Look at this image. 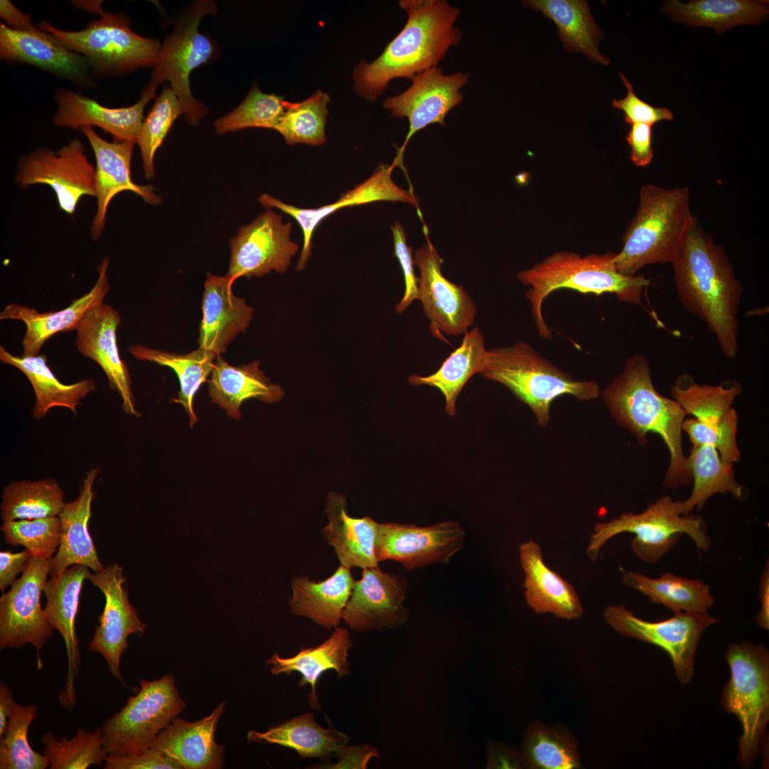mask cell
<instances>
[{"instance_id":"1","label":"cell","mask_w":769,"mask_h":769,"mask_svg":"<svg viewBox=\"0 0 769 769\" xmlns=\"http://www.w3.org/2000/svg\"><path fill=\"white\" fill-rule=\"evenodd\" d=\"M671 263L682 305L706 323L723 355L735 358L743 289L724 249L714 243L696 216Z\"/></svg>"},{"instance_id":"2","label":"cell","mask_w":769,"mask_h":769,"mask_svg":"<svg viewBox=\"0 0 769 769\" xmlns=\"http://www.w3.org/2000/svg\"><path fill=\"white\" fill-rule=\"evenodd\" d=\"M407 20L380 56L355 67V93L369 101L377 100L395 78L411 80L437 66L449 49L459 44L461 31L455 25L459 8L445 0H401Z\"/></svg>"},{"instance_id":"3","label":"cell","mask_w":769,"mask_h":769,"mask_svg":"<svg viewBox=\"0 0 769 769\" xmlns=\"http://www.w3.org/2000/svg\"><path fill=\"white\" fill-rule=\"evenodd\" d=\"M602 399L616 422L629 430L640 444H647L649 433L662 439L670 456L663 481L665 487L679 488L691 483L682 447V424L687 414L679 402L656 391L646 357L627 359L622 372L603 391Z\"/></svg>"},{"instance_id":"4","label":"cell","mask_w":769,"mask_h":769,"mask_svg":"<svg viewBox=\"0 0 769 769\" xmlns=\"http://www.w3.org/2000/svg\"><path fill=\"white\" fill-rule=\"evenodd\" d=\"M614 255L607 252L581 256L575 252L560 251L517 274L519 281L529 286L526 298L540 336L546 339L551 337L542 307L544 300L558 289L568 288L597 295L613 293L620 301L641 303L649 280L643 275L629 276L621 273L614 263Z\"/></svg>"},{"instance_id":"5","label":"cell","mask_w":769,"mask_h":769,"mask_svg":"<svg viewBox=\"0 0 769 769\" xmlns=\"http://www.w3.org/2000/svg\"><path fill=\"white\" fill-rule=\"evenodd\" d=\"M689 202L686 187L642 186L636 215L614 257L617 269L633 276L647 266L671 263L694 218Z\"/></svg>"},{"instance_id":"6","label":"cell","mask_w":769,"mask_h":769,"mask_svg":"<svg viewBox=\"0 0 769 769\" xmlns=\"http://www.w3.org/2000/svg\"><path fill=\"white\" fill-rule=\"evenodd\" d=\"M481 375L508 387L531 409L541 427L549 422L551 403L558 397L570 394L585 401L600 394L595 382L574 380L525 342L488 350Z\"/></svg>"},{"instance_id":"7","label":"cell","mask_w":769,"mask_h":769,"mask_svg":"<svg viewBox=\"0 0 769 769\" xmlns=\"http://www.w3.org/2000/svg\"><path fill=\"white\" fill-rule=\"evenodd\" d=\"M703 519L684 516L681 501L662 496L649 503L644 511L634 514L623 513L610 521L594 526L586 554L595 560L602 546L610 538L622 533L634 535L631 546L634 554L647 563L661 559L677 543L683 534L688 535L699 550L707 551L711 546Z\"/></svg>"},{"instance_id":"8","label":"cell","mask_w":769,"mask_h":769,"mask_svg":"<svg viewBox=\"0 0 769 769\" xmlns=\"http://www.w3.org/2000/svg\"><path fill=\"white\" fill-rule=\"evenodd\" d=\"M100 19L80 31H64L46 21L38 27L68 49L84 56L95 76L119 75L137 68L154 66L161 44L141 36L122 14L99 12Z\"/></svg>"},{"instance_id":"9","label":"cell","mask_w":769,"mask_h":769,"mask_svg":"<svg viewBox=\"0 0 769 769\" xmlns=\"http://www.w3.org/2000/svg\"><path fill=\"white\" fill-rule=\"evenodd\" d=\"M725 659L731 677L723 691L721 704L741 722L738 760L749 764L760 749L769 719L768 653L763 644L743 642L730 645Z\"/></svg>"},{"instance_id":"10","label":"cell","mask_w":769,"mask_h":769,"mask_svg":"<svg viewBox=\"0 0 769 769\" xmlns=\"http://www.w3.org/2000/svg\"><path fill=\"white\" fill-rule=\"evenodd\" d=\"M139 686L137 694L102 725L108 755H132L150 748L159 733L186 708L172 674L152 681L140 679Z\"/></svg>"},{"instance_id":"11","label":"cell","mask_w":769,"mask_h":769,"mask_svg":"<svg viewBox=\"0 0 769 769\" xmlns=\"http://www.w3.org/2000/svg\"><path fill=\"white\" fill-rule=\"evenodd\" d=\"M742 390L737 381L700 384L686 373L679 375L671 388L672 398L687 415L694 417L682 424L693 446H712L723 461L731 464L741 458L736 441L738 417L732 405Z\"/></svg>"},{"instance_id":"12","label":"cell","mask_w":769,"mask_h":769,"mask_svg":"<svg viewBox=\"0 0 769 769\" xmlns=\"http://www.w3.org/2000/svg\"><path fill=\"white\" fill-rule=\"evenodd\" d=\"M216 11L215 4L210 1H199L192 6L161 46L149 84L157 87L169 80L182 104L187 121L192 125L198 123L206 109L192 94L189 75L194 68L208 62L215 52L214 45L199 32V26L203 16Z\"/></svg>"},{"instance_id":"13","label":"cell","mask_w":769,"mask_h":769,"mask_svg":"<svg viewBox=\"0 0 769 769\" xmlns=\"http://www.w3.org/2000/svg\"><path fill=\"white\" fill-rule=\"evenodd\" d=\"M49 562L32 555L21 577L0 597V649H20L31 644L36 649L39 669L43 666L41 651L53 630L40 603L50 573Z\"/></svg>"},{"instance_id":"14","label":"cell","mask_w":769,"mask_h":769,"mask_svg":"<svg viewBox=\"0 0 769 769\" xmlns=\"http://www.w3.org/2000/svg\"><path fill=\"white\" fill-rule=\"evenodd\" d=\"M607 622L617 632L654 644L670 656L675 674L684 684L694 673V659L699 642L707 627L717 619L707 613L681 612L665 620L640 619L622 605L605 608Z\"/></svg>"},{"instance_id":"15","label":"cell","mask_w":769,"mask_h":769,"mask_svg":"<svg viewBox=\"0 0 769 769\" xmlns=\"http://www.w3.org/2000/svg\"><path fill=\"white\" fill-rule=\"evenodd\" d=\"M96 169L80 140L74 139L57 150L38 149L21 158L15 182L21 187L50 186L59 208L73 215L84 195L96 197Z\"/></svg>"},{"instance_id":"16","label":"cell","mask_w":769,"mask_h":769,"mask_svg":"<svg viewBox=\"0 0 769 769\" xmlns=\"http://www.w3.org/2000/svg\"><path fill=\"white\" fill-rule=\"evenodd\" d=\"M427 241L414 252V264L419 269L418 299L430 322L433 336L447 342L441 332L452 336L464 334L475 320L477 308L462 286L446 278L441 273L443 259L428 236Z\"/></svg>"},{"instance_id":"17","label":"cell","mask_w":769,"mask_h":769,"mask_svg":"<svg viewBox=\"0 0 769 769\" xmlns=\"http://www.w3.org/2000/svg\"><path fill=\"white\" fill-rule=\"evenodd\" d=\"M412 84L403 93L385 99L383 107L394 117H405L409 130L404 142L393 161L402 168L405 148L414 135L431 124L445 125L448 113L463 99L461 89L467 84L469 75L463 72L446 75L434 67L412 79Z\"/></svg>"},{"instance_id":"18","label":"cell","mask_w":769,"mask_h":769,"mask_svg":"<svg viewBox=\"0 0 769 769\" xmlns=\"http://www.w3.org/2000/svg\"><path fill=\"white\" fill-rule=\"evenodd\" d=\"M292 223L271 209L242 226L230 241L231 254L226 276L234 283L240 277L262 276L275 271L284 273L299 246L291 238Z\"/></svg>"},{"instance_id":"19","label":"cell","mask_w":769,"mask_h":769,"mask_svg":"<svg viewBox=\"0 0 769 769\" xmlns=\"http://www.w3.org/2000/svg\"><path fill=\"white\" fill-rule=\"evenodd\" d=\"M104 594L105 604L98 617L99 624L88 649L100 654L105 660L110 674L130 689L120 672V660L129 647L127 638L131 634L142 635L146 625L131 605L123 584V568L117 563L108 565L99 572H90L87 577Z\"/></svg>"},{"instance_id":"20","label":"cell","mask_w":769,"mask_h":769,"mask_svg":"<svg viewBox=\"0 0 769 769\" xmlns=\"http://www.w3.org/2000/svg\"><path fill=\"white\" fill-rule=\"evenodd\" d=\"M466 533L452 520L418 527L379 523L375 554L377 562L394 560L407 570L448 563L464 545Z\"/></svg>"},{"instance_id":"21","label":"cell","mask_w":769,"mask_h":769,"mask_svg":"<svg viewBox=\"0 0 769 769\" xmlns=\"http://www.w3.org/2000/svg\"><path fill=\"white\" fill-rule=\"evenodd\" d=\"M407 581L379 567L365 568L355 580L342 619L351 629L363 632L398 627L407 621L404 606Z\"/></svg>"},{"instance_id":"22","label":"cell","mask_w":769,"mask_h":769,"mask_svg":"<svg viewBox=\"0 0 769 769\" xmlns=\"http://www.w3.org/2000/svg\"><path fill=\"white\" fill-rule=\"evenodd\" d=\"M395 167L393 163L380 164L365 182L342 194L336 202L318 208H299L266 194L258 197L259 202L266 209L276 208L281 210L292 216L300 227L303 243L296 266L298 271L305 267L311 255L312 239L318 226L328 216L342 208L389 201L409 204L419 211V200L413 191L404 189L393 182L392 174Z\"/></svg>"},{"instance_id":"23","label":"cell","mask_w":769,"mask_h":769,"mask_svg":"<svg viewBox=\"0 0 769 769\" xmlns=\"http://www.w3.org/2000/svg\"><path fill=\"white\" fill-rule=\"evenodd\" d=\"M90 572L86 566L73 565L61 574L51 575L43 590L46 598L43 609L46 619L53 629L61 634L65 643L68 669L64 685L58 694V701L69 711H72L76 704L75 681L80 665L79 640L75 622L83 581Z\"/></svg>"},{"instance_id":"24","label":"cell","mask_w":769,"mask_h":769,"mask_svg":"<svg viewBox=\"0 0 769 769\" xmlns=\"http://www.w3.org/2000/svg\"><path fill=\"white\" fill-rule=\"evenodd\" d=\"M120 323L118 311L103 303L81 320L75 330V343L82 355L95 361L103 370L110 387L121 397L122 410L129 415L140 417L131 389L130 372L119 353L117 330Z\"/></svg>"},{"instance_id":"25","label":"cell","mask_w":769,"mask_h":769,"mask_svg":"<svg viewBox=\"0 0 769 769\" xmlns=\"http://www.w3.org/2000/svg\"><path fill=\"white\" fill-rule=\"evenodd\" d=\"M155 91L156 87L149 85L133 105L111 108L72 90L58 89L54 95L58 108L53 122L56 126L72 129L93 125L109 132L114 142L137 143L144 121L145 108L155 98Z\"/></svg>"},{"instance_id":"26","label":"cell","mask_w":769,"mask_h":769,"mask_svg":"<svg viewBox=\"0 0 769 769\" xmlns=\"http://www.w3.org/2000/svg\"><path fill=\"white\" fill-rule=\"evenodd\" d=\"M110 259L104 258L98 268V278L93 288L72 303L57 311L39 312L35 308L11 303L0 313V319L22 321L26 332L22 340L21 356H33L45 342L59 332L76 330L83 317L92 309L103 303L110 286L108 277Z\"/></svg>"},{"instance_id":"27","label":"cell","mask_w":769,"mask_h":769,"mask_svg":"<svg viewBox=\"0 0 769 769\" xmlns=\"http://www.w3.org/2000/svg\"><path fill=\"white\" fill-rule=\"evenodd\" d=\"M80 130L90 142L96 159L98 207L90 234L92 238L97 240L105 227L108 205L116 194L130 191L152 204H159L161 199L154 193L152 186L137 184L131 178L130 162L134 142H110L98 136L92 127H83Z\"/></svg>"},{"instance_id":"28","label":"cell","mask_w":769,"mask_h":769,"mask_svg":"<svg viewBox=\"0 0 769 769\" xmlns=\"http://www.w3.org/2000/svg\"><path fill=\"white\" fill-rule=\"evenodd\" d=\"M42 31V30H41ZM1 60L26 63L70 80L78 85L91 84L86 58L41 31H20L0 24Z\"/></svg>"},{"instance_id":"29","label":"cell","mask_w":769,"mask_h":769,"mask_svg":"<svg viewBox=\"0 0 769 769\" xmlns=\"http://www.w3.org/2000/svg\"><path fill=\"white\" fill-rule=\"evenodd\" d=\"M222 701L207 716L188 721L177 717L152 742L156 748L182 769H219L224 765L225 748L215 740L218 722L224 711Z\"/></svg>"},{"instance_id":"30","label":"cell","mask_w":769,"mask_h":769,"mask_svg":"<svg viewBox=\"0 0 769 769\" xmlns=\"http://www.w3.org/2000/svg\"><path fill=\"white\" fill-rule=\"evenodd\" d=\"M233 282L226 276L210 273L204 282L199 347L220 355L240 333L249 327L253 309L232 291Z\"/></svg>"},{"instance_id":"31","label":"cell","mask_w":769,"mask_h":769,"mask_svg":"<svg viewBox=\"0 0 769 769\" xmlns=\"http://www.w3.org/2000/svg\"><path fill=\"white\" fill-rule=\"evenodd\" d=\"M98 472V468H93L86 473L78 497L65 503L58 516L61 525V540L56 555L49 562L51 575L61 574L75 565L86 566L95 572L104 568L88 529L93 484Z\"/></svg>"},{"instance_id":"32","label":"cell","mask_w":769,"mask_h":769,"mask_svg":"<svg viewBox=\"0 0 769 769\" xmlns=\"http://www.w3.org/2000/svg\"><path fill=\"white\" fill-rule=\"evenodd\" d=\"M519 556L525 572V601L535 613H551L569 620L583 614L574 587L545 563L538 543L530 540L522 543Z\"/></svg>"},{"instance_id":"33","label":"cell","mask_w":769,"mask_h":769,"mask_svg":"<svg viewBox=\"0 0 769 769\" xmlns=\"http://www.w3.org/2000/svg\"><path fill=\"white\" fill-rule=\"evenodd\" d=\"M346 505L342 494H329L325 506L328 523L322 530L323 536L341 565L349 569L377 567L375 545L379 523L370 517H351Z\"/></svg>"},{"instance_id":"34","label":"cell","mask_w":769,"mask_h":769,"mask_svg":"<svg viewBox=\"0 0 769 769\" xmlns=\"http://www.w3.org/2000/svg\"><path fill=\"white\" fill-rule=\"evenodd\" d=\"M259 365V361H254L232 366L221 355L216 357L208 383L209 394L212 402L224 409L229 417L239 419L240 407L246 400L257 399L271 404L283 397L281 386L271 382Z\"/></svg>"},{"instance_id":"35","label":"cell","mask_w":769,"mask_h":769,"mask_svg":"<svg viewBox=\"0 0 769 769\" xmlns=\"http://www.w3.org/2000/svg\"><path fill=\"white\" fill-rule=\"evenodd\" d=\"M352 646L348 631L344 627H338L331 636L320 644L303 649L291 657H281L276 652L267 659L266 663L271 666V672L273 675H291L295 671L300 673L301 679L299 686L309 684L311 687L308 699L310 706L320 710L315 691L316 683L322 674L328 670H335L338 679L350 674L347 657Z\"/></svg>"},{"instance_id":"36","label":"cell","mask_w":769,"mask_h":769,"mask_svg":"<svg viewBox=\"0 0 769 769\" xmlns=\"http://www.w3.org/2000/svg\"><path fill=\"white\" fill-rule=\"evenodd\" d=\"M354 581L350 569L341 565L323 581L294 577L289 599L291 611L328 629H335L340 624Z\"/></svg>"},{"instance_id":"37","label":"cell","mask_w":769,"mask_h":769,"mask_svg":"<svg viewBox=\"0 0 769 769\" xmlns=\"http://www.w3.org/2000/svg\"><path fill=\"white\" fill-rule=\"evenodd\" d=\"M328 728L320 726L313 713L308 712L264 732L249 731V743L276 744L295 750L302 758H318L328 760L336 758L340 749L346 745L350 737L330 725Z\"/></svg>"},{"instance_id":"38","label":"cell","mask_w":769,"mask_h":769,"mask_svg":"<svg viewBox=\"0 0 769 769\" xmlns=\"http://www.w3.org/2000/svg\"><path fill=\"white\" fill-rule=\"evenodd\" d=\"M0 360L21 371L33 387L35 403L33 416L39 419L53 407H65L77 412L82 399L96 387L92 379L82 380L73 384H63L57 379L47 365L43 354L33 356H16L0 346Z\"/></svg>"},{"instance_id":"39","label":"cell","mask_w":769,"mask_h":769,"mask_svg":"<svg viewBox=\"0 0 769 769\" xmlns=\"http://www.w3.org/2000/svg\"><path fill=\"white\" fill-rule=\"evenodd\" d=\"M521 4L541 11L555 23L566 51H581L590 60L604 66L610 63V59L599 51L602 33L592 16L587 1L526 0Z\"/></svg>"},{"instance_id":"40","label":"cell","mask_w":769,"mask_h":769,"mask_svg":"<svg viewBox=\"0 0 769 769\" xmlns=\"http://www.w3.org/2000/svg\"><path fill=\"white\" fill-rule=\"evenodd\" d=\"M487 357L483 335L476 327L464 333L461 345L436 372L428 376L411 375L409 382L415 386L426 384L438 389L444 397L446 413L454 416L459 393L471 377L481 374Z\"/></svg>"},{"instance_id":"41","label":"cell","mask_w":769,"mask_h":769,"mask_svg":"<svg viewBox=\"0 0 769 769\" xmlns=\"http://www.w3.org/2000/svg\"><path fill=\"white\" fill-rule=\"evenodd\" d=\"M661 10L676 21L691 26H708L716 33L742 24H758L768 14L766 1L696 0L682 3L666 1Z\"/></svg>"},{"instance_id":"42","label":"cell","mask_w":769,"mask_h":769,"mask_svg":"<svg viewBox=\"0 0 769 769\" xmlns=\"http://www.w3.org/2000/svg\"><path fill=\"white\" fill-rule=\"evenodd\" d=\"M622 580L627 586L646 595L651 602L664 605L674 614L707 613L714 602L708 585L670 572L650 578L630 571L622 576Z\"/></svg>"},{"instance_id":"43","label":"cell","mask_w":769,"mask_h":769,"mask_svg":"<svg viewBox=\"0 0 769 769\" xmlns=\"http://www.w3.org/2000/svg\"><path fill=\"white\" fill-rule=\"evenodd\" d=\"M693 488L689 498L681 501L682 514L700 511L707 500L716 493H730L738 500L746 497L744 487L735 479L733 464L723 461L717 449L710 445L693 446L687 457Z\"/></svg>"},{"instance_id":"44","label":"cell","mask_w":769,"mask_h":769,"mask_svg":"<svg viewBox=\"0 0 769 769\" xmlns=\"http://www.w3.org/2000/svg\"><path fill=\"white\" fill-rule=\"evenodd\" d=\"M128 350L137 360L167 366L176 372L180 390L174 402L182 405L189 416V426L192 427L197 422L194 411V394L211 373L219 355L201 347L186 354L161 351L141 345H131Z\"/></svg>"},{"instance_id":"45","label":"cell","mask_w":769,"mask_h":769,"mask_svg":"<svg viewBox=\"0 0 769 769\" xmlns=\"http://www.w3.org/2000/svg\"><path fill=\"white\" fill-rule=\"evenodd\" d=\"M523 768L531 769L580 768L577 743L565 728L530 723L519 752Z\"/></svg>"},{"instance_id":"46","label":"cell","mask_w":769,"mask_h":769,"mask_svg":"<svg viewBox=\"0 0 769 769\" xmlns=\"http://www.w3.org/2000/svg\"><path fill=\"white\" fill-rule=\"evenodd\" d=\"M65 503L63 490L53 478L15 481L4 488L1 517L9 521L58 516Z\"/></svg>"},{"instance_id":"47","label":"cell","mask_w":769,"mask_h":769,"mask_svg":"<svg viewBox=\"0 0 769 769\" xmlns=\"http://www.w3.org/2000/svg\"><path fill=\"white\" fill-rule=\"evenodd\" d=\"M329 95L317 90L307 99L300 103L283 101L284 110L275 130L292 145L303 143L320 146L326 141L325 132Z\"/></svg>"},{"instance_id":"48","label":"cell","mask_w":769,"mask_h":769,"mask_svg":"<svg viewBox=\"0 0 769 769\" xmlns=\"http://www.w3.org/2000/svg\"><path fill=\"white\" fill-rule=\"evenodd\" d=\"M43 754L50 769H86L102 766L108 755L104 748L101 728L94 731L79 728L70 739L52 732L42 735Z\"/></svg>"},{"instance_id":"49","label":"cell","mask_w":769,"mask_h":769,"mask_svg":"<svg viewBox=\"0 0 769 769\" xmlns=\"http://www.w3.org/2000/svg\"><path fill=\"white\" fill-rule=\"evenodd\" d=\"M36 704L14 703L4 734L0 737V769H46L45 755L35 751L28 741V731L36 719Z\"/></svg>"},{"instance_id":"50","label":"cell","mask_w":769,"mask_h":769,"mask_svg":"<svg viewBox=\"0 0 769 769\" xmlns=\"http://www.w3.org/2000/svg\"><path fill=\"white\" fill-rule=\"evenodd\" d=\"M283 96L261 92L254 83L242 103L214 122L216 133L247 127L275 129L283 110Z\"/></svg>"},{"instance_id":"51","label":"cell","mask_w":769,"mask_h":769,"mask_svg":"<svg viewBox=\"0 0 769 769\" xmlns=\"http://www.w3.org/2000/svg\"><path fill=\"white\" fill-rule=\"evenodd\" d=\"M183 109L172 88L164 87L144 120L137 141L143 162L145 176H155L154 157L174 120Z\"/></svg>"},{"instance_id":"52","label":"cell","mask_w":769,"mask_h":769,"mask_svg":"<svg viewBox=\"0 0 769 769\" xmlns=\"http://www.w3.org/2000/svg\"><path fill=\"white\" fill-rule=\"evenodd\" d=\"M1 530L7 544L22 545L38 557L51 560L60 545L58 516L4 521Z\"/></svg>"},{"instance_id":"53","label":"cell","mask_w":769,"mask_h":769,"mask_svg":"<svg viewBox=\"0 0 769 769\" xmlns=\"http://www.w3.org/2000/svg\"><path fill=\"white\" fill-rule=\"evenodd\" d=\"M619 75L627 93V95L622 99L613 100L612 105L614 108L622 110L624 113V120L632 125L634 123H644L652 126L663 120H671L674 115L669 109L661 107H654L637 97L632 83L625 76L619 73Z\"/></svg>"},{"instance_id":"54","label":"cell","mask_w":769,"mask_h":769,"mask_svg":"<svg viewBox=\"0 0 769 769\" xmlns=\"http://www.w3.org/2000/svg\"><path fill=\"white\" fill-rule=\"evenodd\" d=\"M391 230L394 241V256L400 264L405 284L404 295L396 305L397 312L402 313L414 300H418V277L414 273L412 250L407 244V235L403 226L395 221L391 226Z\"/></svg>"},{"instance_id":"55","label":"cell","mask_w":769,"mask_h":769,"mask_svg":"<svg viewBox=\"0 0 769 769\" xmlns=\"http://www.w3.org/2000/svg\"><path fill=\"white\" fill-rule=\"evenodd\" d=\"M104 769H182L163 752L150 747L132 755H108Z\"/></svg>"},{"instance_id":"56","label":"cell","mask_w":769,"mask_h":769,"mask_svg":"<svg viewBox=\"0 0 769 769\" xmlns=\"http://www.w3.org/2000/svg\"><path fill=\"white\" fill-rule=\"evenodd\" d=\"M652 127L644 123L632 124L626 137L630 147V159L637 167H646L653 159Z\"/></svg>"},{"instance_id":"57","label":"cell","mask_w":769,"mask_h":769,"mask_svg":"<svg viewBox=\"0 0 769 769\" xmlns=\"http://www.w3.org/2000/svg\"><path fill=\"white\" fill-rule=\"evenodd\" d=\"M380 758L377 748L367 744L345 745L340 750L335 763L318 764L313 768H358L365 769L372 758Z\"/></svg>"},{"instance_id":"58","label":"cell","mask_w":769,"mask_h":769,"mask_svg":"<svg viewBox=\"0 0 769 769\" xmlns=\"http://www.w3.org/2000/svg\"><path fill=\"white\" fill-rule=\"evenodd\" d=\"M33 555L28 549L19 553L9 550L0 552V590L4 592L22 572L29 558Z\"/></svg>"},{"instance_id":"59","label":"cell","mask_w":769,"mask_h":769,"mask_svg":"<svg viewBox=\"0 0 769 769\" xmlns=\"http://www.w3.org/2000/svg\"><path fill=\"white\" fill-rule=\"evenodd\" d=\"M488 769L523 768L520 753L515 748L489 741L486 746Z\"/></svg>"},{"instance_id":"60","label":"cell","mask_w":769,"mask_h":769,"mask_svg":"<svg viewBox=\"0 0 769 769\" xmlns=\"http://www.w3.org/2000/svg\"><path fill=\"white\" fill-rule=\"evenodd\" d=\"M0 16L13 29L31 33H41L42 31L31 23V16L21 12L10 1L1 0Z\"/></svg>"},{"instance_id":"61","label":"cell","mask_w":769,"mask_h":769,"mask_svg":"<svg viewBox=\"0 0 769 769\" xmlns=\"http://www.w3.org/2000/svg\"><path fill=\"white\" fill-rule=\"evenodd\" d=\"M759 601L760 610L756 616V624L764 629L769 628V564L767 560L759 580Z\"/></svg>"},{"instance_id":"62","label":"cell","mask_w":769,"mask_h":769,"mask_svg":"<svg viewBox=\"0 0 769 769\" xmlns=\"http://www.w3.org/2000/svg\"><path fill=\"white\" fill-rule=\"evenodd\" d=\"M15 701L14 694L9 687L2 682L0 684V737L6 729L9 717L12 713Z\"/></svg>"}]
</instances>
